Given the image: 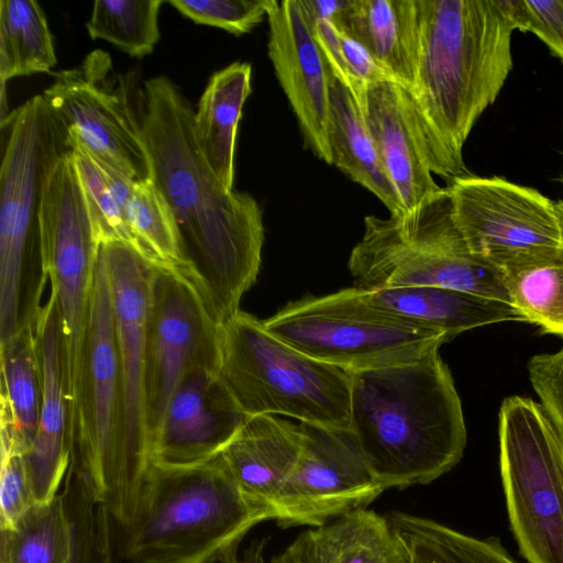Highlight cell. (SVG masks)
Segmentation results:
<instances>
[{"label":"cell","mask_w":563,"mask_h":563,"mask_svg":"<svg viewBox=\"0 0 563 563\" xmlns=\"http://www.w3.org/2000/svg\"><path fill=\"white\" fill-rule=\"evenodd\" d=\"M140 122L151 179L174 214L180 268L221 324L255 284L264 245L263 214L246 192L227 189L199 151L195 111L167 77L144 81Z\"/></svg>","instance_id":"cell-1"},{"label":"cell","mask_w":563,"mask_h":563,"mask_svg":"<svg viewBox=\"0 0 563 563\" xmlns=\"http://www.w3.org/2000/svg\"><path fill=\"white\" fill-rule=\"evenodd\" d=\"M419 46L408 90L431 170L467 174L464 144L512 69L507 0H417Z\"/></svg>","instance_id":"cell-2"},{"label":"cell","mask_w":563,"mask_h":563,"mask_svg":"<svg viewBox=\"0 0 563 563\" xmlns=\"http://www.w3.org/2000/svg\"><path fill=\"white\" fill-rule=\"evenodd\" d=\"M349 429L386 489L432 483L456 466L467 441L461 399L439 351L352 373Z\"/></svg>","instance_id":"cell-3"},{"label":"cell","mask_w":563,"mask_h":563,"mask_svg":"<svg viewBox=\"0 0 563 563\" xmlns=\"http://www.w3.org/2000/svg\"><path fill=\"white\" fill-rule=\"evenodd\" d=\"M271 506L249 496L220 455L199 464H151L136 514L124 528L131 563H216L239 548Z\"/></svg>","instance_id":"cell-4"},{"label":"cell","mask_w":563,"mask_h":563,"mask_svg":"<svg viewBox=\"0 0 563 563\" xmlns=\"http://www.w3.org/2000/svg\"><path fill=\"white\" fill-rule=\"evenodd\" d=\"M0 342L34 327L48 280L40 206L47 176L73 150L67 126L41 95L1 120Z\"/></svg>","instance_id":"cell-5"},{"label":"cell","mask_w":563,"mask_h":563,"mask_svg":"<svg viewBox=\"0 0 563 563\" xmlns=\"http://www.w3.org/2000/svg\"><path fill=\"white\" fill-rule=\"evenodd\" d=\"M71 415L78 476L90 499L125 528L136 514L143 483L130 456L124 376L100 255Z\"/></svg>","instance_id":"cell-6"},{"label":"cell","mask_w":563,"mask_h":563,"mask_svg":"<svg viewBox=\"0 0 563 563\" xmlns=\"http://www.w3.org/2000/svg\"><path fill=\"white\" fill-rule=\"evenodd\" d=\"M347 266L363 290L442 287L511 305L503 273L468 252L446 187L411 210L367 216Z\"/></svg>","instance_id":"cell-7"},{"label":"cell","mask_w":563,"mask_h":563,"mask_svg":"<svg viewBox=\"0 0 563 563\" xmlns=\"http://www.w3.org/2000/svg\"><path fill=\"white\" fill-rule=\"evenodd\" d=\"M218 375L249 417L350 427L352 373L305 354L242 310L220 324Z\"/></svg>","instance_id":"cell-8"},{"label":"cell","mask_w":563,"mask_h":563,"mask_svg":"<svg viewBox=\"0 0 563 563\" xmlns=\"http://www.w3.org/2000/svg\"><path fill=\"white\" fill-rule=\"evenodd\" d=\"M265 328L305 354L350 373L413 363L451 340L345 288L288 302Z\"/></svg>","instance_id":"cell-9"},{"label":"cell","mask_w":563,"mask_h":563,"mask_svg":"<svg viewBox=\"0 0 563 563\" xmlns=\"http://www.w3.org/2000/svg\"><path fill=\"white\" fill-rule=\"evenodd\" d=\"M499 470L510 530L528 563H563V437L540 402L504 399Z\"/></svg>","instance_id":"cell-10"},{"label":"cell","mask_w":563,"mask_h":563,"mask_svg":"<svg viewBox=\"0 0 563 563\" xmlns=\"http://www.w3.org/2000/svg\"><path fill=\"white\" fill-rule=\"evenodd\" d=\"M44 266L65 338L70 399L87 331L100 245L95 239L71 151L49 172L41 199Z\"/></svg>","instance_id":"cell-11"},{"label":"cell","mask_w":563,"mask_h":563,"mask_svg":"<svg viewBox=\"0 0 563 563\" xmlns=\"http://www.w3.org/2000/svg\"><path fill=\"white\" fill-rule=\"evenodd\" d=\"M446 188L468 252L501 273L563 253L554 202L538 190L468 174Z\"/></svg>","instance_id":"cell-12"},{"label":"cell","mask_w":563,"mask_h":563,"mask_svg":"<svg viewBox=\"0 0 563 563\" xmlns=\"http://www.w3.org/2000/svg\"><path fill=\"white\" fill-rule=\"evenodd\" d=\"M220 323L195 282L177 267L155 264L148 306L144 409L151 440L174 389L198 367L218 371Z\"/></svg>","instance_id":"cell-13"},{"label":"cell","mask_w":563,"mask_h":563,"mask_svg":"<svg viewBox=\"0 0 563 563\" xmlns=\"http://www.w3.org/2000/svg\"><path fill=\"white\" fill-rule=\"evenodd\" d=\"M51 75L53 82L42 96L69 134L130 178H150L140 114L110 55L97 48L78 66Z\"/></svg>","instance_id":"cell-14"},{"label":"cell","mask_w":563,"mask_h":563,"mask_svg":"<svg viewBox=\"0 0 563 563\" xmlns=\"http://www.w3.org/2000/svg\"><path fill=\"white\" fill-rule=\"evenodd\" d=\"M299 426L301 451L273 505L279 526L320 527L366 508L386 490L369 470L350 429L305 422Z\"/></svg>","instance_id":"cell-15"},{"label":"cell","mask_w":563,"mask_h":563,"mask_svg":"<svg viewBox=\"0 0 563 563\" xmlns=\"http://www.w3.org/2000/svg\"><path fill=\"white\" fill-rule=\"evenodd\" d=\"M99 255L108 276L114 330L126 397L128 440L132 465L144 484L151 465L145 423V344L155 262L139 247L122 243L100 244Z\"/></svg>","instance_id":"cell-16"},{"label":"cell","mask_w":563,"mask_h":563,"mask_svg":"<svg viewBox=\"0 0 563 563\" xmlns=\"http://www.w3.org/2000/svg\"><path fill=\"white\" fill-rule=\"evenodd\" d=\"M249 416L218 375L198 367L179 380L150 444L151 464L186 466L217 457Z\"/></svg>","instance_id":"cell-17"},{"label":"cell","mask_w":563,"mask_h":563,"mask_svg":"<svg viewBox=\"0 0 563 563\" xmlns=\"http://www.w3.org/2000/svg\"><path fill=\"white\" fill-rule=\"evenodd\" d=\"M268 57L296 115L303 141L331 165L330 70L299 0H268Z\"/></svg>","instance_id":"cell-18"},{"label":"cell","mask_w":563,"mask_h":563,"mask_svg":"<svg viewBox=\"0 0 563 563\" xmlns=\"http://www.w3.org/2000/svg\"><path fill=\"white\" fill-rule=\"evenodd\" d=\"M34 332L42 373V406L35 438L24 457L38 504L57 495L73 454L65 338L59 307L52 294L41 309Z\"/></svg>","instance_id":"cell-19"},{"label":"cell","mask_w":563,"mask_h":563,"mask_svg":"<svg viewBox=\"0 0 563 563\" xmlns=\"http://www.w3.org/2000/svg\"><path fill=\"white\" fill-rule=\"evenodd\" d=\"M358 104L405 211L439 192L408 90L394 81L369 84Z\"/></svg>","instance_id":"cell-20"},{"label":"cell","mask_w":563,"mask_h":563,"mask_svg":"<svg viewBox=\"0 0 563 563\" xmlns=\"http://www.w3.org/2000/svg\"><path fill=\"white\" fill-rule=\"evenodd\" d=\"M301 445L299 424L273 415H256L247 417L219 455L249 496L274 509V501L298 461Z\"/></svg>","instance_id":"cell-21"},{"label":"cell","mask_w":563,"mask_h":563,"mask_svg":"<svg viewBox=\"0 0 563 563\" xmlns=\"http://www.w3.org/2000/svg\"><path fill=\"white\" fill-rule=\"evenodd\" d=\"M336 27L360 42L410 90L416 80L419 46L417 0H349Z\"/></svg>","instance_id":"cell-22"},{"label":"cell","mask_w":563,"mask_h":563,"mask_svg":"<svg viewBox=\"0 0 563 563\" xmlns=\"http://www.w3.org/2000/svg\"><path fill=\"white\" fill-rule=\"evenodd\" d=\"M366 299L388 312L455 335L487 324L525 321L510 303L442 287H396L363 290Z\"/></svg>","instance_id":"cell-23"},{"label":"cell","mask_w":563,"mask_h":563,"mask_svg":"<svg viewBox=\"0 0 563 563\" xmlns=\"http://www.w3.org/2000/svg\"><path fill=\"white\" fill-rule=\"evenodd\" d=\"M329 144L331 165L375 195L390 214L405 211L357 100L331 71Z\"/></svg>","instance_id":"cell-24"},{"label":"cell","mask_w":563,"mask_h":563,"mask_svg":"<svg viewBox=\"0 0 563 563\" xmlns=\"http://www.w3.org/2000/svg\"><path fill=\"white\" fill-rule=\"evenodd\" d=\"M252 68L235 62L214 73L194 114L200 153L223 186L233 190L234 151L243 106L252 92Z\"/></svg>","instance_id":"cell-25"},{"label":"cell","mask_w":563,"mask_h":563,"mask_svg":"<svg viewBox=\"0 0 563 563\" xmlns=\"http://www.w3.org/2000/svg\"><path fill=\"white\" fill-rule=\"evenodd\" d=\"M0 442L25 454L35 438L42 406V373L34 327L0 343Z\"/></svg>","instance_id":"cell-26"},{"label":"cell","mask_w":563,"mask_h":563,"mask_svg":"<svg viewBox=\"0 0 563 563\" xmlns=\"http://www.w3.org/2000/svg\"><path fill=\"white\" fill-rule=\"evenodd\" d=\"M305 563H402L385 516L360 508L301 532Z\"/></svg>","instance_id":"cell-27"},{"label":"cell","mask_w":563,"mask_h":563,"mask_svg":"<svg viewBox=\"0 0 563 563\" xmlns=\"http://www.w3.org/2000/svg\"><path fill=\"white\" fill-rule=\"evenodd\" d=\"M70 139L71 155L96 241L99 245L122 242L140 249L125 217V205L136 180L101 159L71 135Z\"/></svg>","instance_id":"cell-28"},{"label":"cell","mask_w":563,"mask_h":563,"mask_svg":"<svg viewBox=\"0 0 563 563\" xmlns=\"http://www.w3.org/2000/svg\"><path fill=\"white\" fill-rule=\"evenodd\" d=\"M56 65L43 9L33 0H0L1 90L14 77L51 74Z\"/></svg>","instance_id":"cell-29"},{"label":"cell","mask_w":563,"mask_h":563,"mask_svg":"<svg viewBox=\"0 0 563 563\" xmlns=\"http://www.w3.org/2000/svg\"><path fill=\"white\" fill-rule=\"evenodd\" d=\"M0 531V563H73V528L60 495L34 505Z\"/></svg>","instance_id":"cell-30"},{"label":"cell","mask_w":563,"mask_h":563,"mask_svg":"<svg viewBox=\"0 0 563 563\" xmlns=\"http://www.w3.org/2000/svg\"><path fill=\"white\" fill-rule=\"evenodd\" d=\"M511 305L526 322L563 336V253L503 271Z\"/></svg>","instance_id":"cell-31"},{"label":"cell","mask_w":563,"mask_h":563,"mask_svg":"<svg viewBox=\"0 0 563 563\" xmlns=\"http://www.w3.org/2000/svg\"><path fill=\"white\" fill-rule=\"evenodd\" d=\"M162 0H97L86 26L92 40H104L131 57H144L159 41Z\"/></svg>","instance_id":"cell-32"},{"label":"cell","mask_w":563,"mask_h":563,"mask_svg":"<svg viewBox=\"0 0 563 563\" xmlns=\"http://www.w3.org/2000/svg\"><path fill=\"white\" fill-rule=\"evenodd\" d=\"M125 217L140 249L146 255L157 264L183 267L174 214L151 177L134 183L125 205Z\"/></svg>","instance_id":"cell-33"},{"label":"cell","mask_w":563,"mask_h":563,"mask_svg":"<svg viewBox=\"0 0 563 563\" xmlns=\"http://www.w3.org/2000/svg\"><path fill=\"white\" fill-rule=\"evenodd\" d=\"M197 24L222 29L236 36L251 32L267 15L268 0H169Z\"/></svg>","instance_id":"cell-34"},{"label":"cell","mask_w":563,"mask_h":563,"mask_svg":"<svg viewBox=\"0 0 563 563\" xmlns=\"http://www.w3.org/2000/svg\"><path fill=\"white\" fill-rule=\"evenodd\" d=\"M36 504L24 454L1 446L0 530L11 528Z\"/></svg>","instance_id":"cell-35"},{"label":"cell","mask_w":563,"mask_h":563,"mask_svg":"<svg viewBox=\"0 0 563 563\" xmlns=\"http://www.w3.org/2000/svg\"><path fill=\"white\" fill-rule=\"evenodd\" d=\"M516 30L538 36L563 63V0H508Z\"/></svg>","instance_id":"cell-36"},{"label":"cell","mask_w":563,"mask_h":563,"mask_svg":"<svg viewBox=\"0 0 563 563\" xmlns=\"http://www.w3.org/2000/svg\"><path fill=\"white\" fill-rule=\"evenodd\" d=\"M527 371L540 405L563 437V342L554 353L531 356Z\"/></svg>","instance_id":"cell-37"},{"label":"cell","mask_w":563,"mask_h":563,"mask_svg":"<svg viewBox=\"0 0 563 563\" xmlns=\"http://www.w3.org/2000/svg\"><path fill=\"white\" fill-rule=\"evenodd\" d=\"M435 530L453 563H518L497 537H473L438 521Z\"/></svg>","instance_id":"cell-38"},{"label":"cell","mask_w":563,"mask_h":563,"mask_svg":"<svg viewBox=\"0 0 563 563\" xmlns=\"http://www.w3.org/2000/svg\"><path fill=\"white\" fill-rule=\"evenodd\" d=\"M340 43L345 66L353 80V95L357 102L367 85L384 81L395 82L390 74L360 42L340 31Z\"/></svg>","instance_id":"cell-39"},{"label":"cell","mask_w":563,"mask_h":563,"mask_svg":"<svg viewBox=\"0 0 563 563\" xmlns=\"http://www.w3.org/2000/svg\"><path fill=\"white\" fill-rule=\"evenodd\" d=\"M264 544L257 542L252 544L242 559L238 556V548L227 551L219 560V563H305L303 539L300 533L283 552L265 562L262 555Z\"/></svg>","instance_id":"cell-40"},{"label":"cell","mask_w":563,"mask_h":563,"mask_svg":"<svg viewBox=\"0 0 563 563\" xmlns=\"http://www.w3.org/2000/svg\"><path fill=\"white\" fill-rule=\"evenodd\" d=\"M110 545V540H103L96 547L93 555L84 559L76 555L73 563H114Z\"/></svg>","instance_id":"cell-41"},{"label":"cell","mask_w":563,"mask_h":563,"mask_svg":"<svg viewBox=\"0 0 563 563\" xmlns=\"http://www.w3.org/2000/svg\"><path fill=\"white\" fill-rule=\"evenodd\" d=\"M554 210H555V214H556V219H558V224H559L560 234H561V242H562V247H563V201L562 200L554 202Z\"/></svg>","instance_id":"cell-42"},{"label":"cell","mask_w":563,"mask_h":563,"mask_svg":"<svg viewBox=\"0 0 563 563\" xmlns=\"http://www.w3.org/2000/svg\"><path fill=\"white\" fill-rule=\"evenodd\" d=\"M402 560H404V558H402Z\"/></svg>","instance_id":"cell-43"},{"label":"cell","mask_w":563,"mask_h":563,"mask_svg":"<svg viewBox=\"0 0 563 563\" xmlns=\"http://www.w3.org/2000/svg\"><path fill=\"white\" fill-rule=\"evenodd\" d=\"M563 180V179H562Z\"/></svg>","instance_id":"cell-44"}]
</instances>
